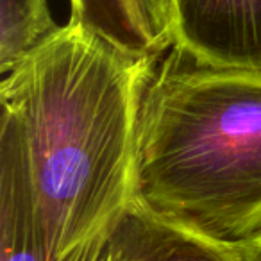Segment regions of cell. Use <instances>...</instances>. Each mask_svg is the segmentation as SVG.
I'll return each instance as SVG.
<instances>
[{
	"instance_id": "cell-1",
	"label": "cell",
	"mask_w": 261,
	"mask_h": 261,
	"mask_svg": "<svg viewBox=\"0 0 261 261\" xmlns=\"http://www.w3.org/2000/svg\"><path fill=\"white\" fill-rule=\"evenodd\" d=\"M156 63L68 18L2 79L0 106L22 127L50 261L109 234L129 210L140 104Z\"/></svg>"
},
{
	"instance_id": "cell-2",
	"label": "cell",
	"mask_w": 261,
	"mask_h": 261,
	"mask_svg": "<svg viewBox=\"0 0 261 261\" xmlns=\"http://www.w3.org/2000/svg\"><path fill=\"white\" fill-rule=\"evenodd\" d=\"M154 222L238 252L261 240V70L179 48L154 66L138 113L133 200Z\"/></svg>"
},
{
	"instance_id": "cell-3",
	"label": "cell",
	"mask_w": 261,
	"mask_h": 261,
	"mask_svg": "<svg viewBox=\"0 0 261 261\" xmlns=\"http://www.w3.org/2000/svg\"><path fill=\"white\" fill-rule=\"evenodd\" d=\"M174 47L211 66L261 70V0H174Z\"/></svg>"
},
{
	"instance_id": "cell-4",
	"label": "cell",
	"mask_w": 261,
	"mask_h": 261,
	"mask_svg": "<svg viewBox=\"0 0 261 261\" xmlns=\"http://www.w3.org/2000/svg\"><path fill=\"white\" fill-rule=\"evenodd\" d=\"M0 261H50L22 127L11 109L0 118Z\"/></svg>"
},
{
	"instance_id": "cell-5",
	"label": "cell",
	"mask_w": 261,
	"mask_h": 261,
	"mask_svg": "<svg viewBox=\"0 0 261 261\" xmlns=\"http://www.w3.org/2000/svg\"><path fill=\"white\" fill-rule=\"evenodd\" d=\"M111 236L129 261H238L231 250L154 222L135 206L122 215Z\"/></svg>"
},
{
	"instance_id": "cell-6",
	"label": "cell",
	"mask_w": 261,
	"mask_h": 261,
	"mask_svg": "<svg viewBox=\"0 0 261 261\" xmlns=\"http://www.w3.org/2000/svg\"><path fill=\"white\" fill-rule=\"evenodd\" d=\"M70 18L129 54L160 58L145 33L138 0H70Z\"/></svg>"
},
{
	"instance_id": "cell-7",
	"label": "cell",
	"mask_w": 261,
	"mask_h": 261,
	"mask_svg": "<svg viewBox=\"0 0 261 261\" xmlns=\"http://www.w3.org/2000/svg\"><path fill=\"white\" fill-rule=\"evenodd\" d=\"M59 23L47 0H0V72L6 75L29 52L47 41Z\"/></svg>"
},
{
	"instance_id": "cell-8",
	"label": "cell",
	"mask_w": 261,
	"mask_h": 261,
	"mask_svg": "<svg viewBox=\"0 0 261 261\" xmlns=\"http://www.w3.org/2000/svg\"><path fill=\"white\" fill-rule=\"evenodd\" d=\"M65 261H129V257L123 254V250L120 249V245L109 232V234L91 242L84 249L77 250Z\"/></svg>"
},
{
	"instance_id": "cell-9",
	"label": "cell",
	"mask_w": 261,
	"mask_h": 261,
	"mask_svg": "<svg viewBox=\"0 0 261 261\" xmlns=\"http://www.w3.org/2000/svg\"><path fill=\"white\" fill-rule=\"evenodd\" d=\"M234 254L238 257V261H261V240Z\"/></svg>"
},
{
	"instance_id": "cell-10",
	"label": "cell",
	"mask_w": 261,
	"mask_h": 261,
	"mask_svg": "<svg viewBox=\"0 0 261 261\" xmlns=\"http://www.w3.org/2000/svg\"><path fill=\"white\" fill-rule=\"evenodd\" d=\"M236 259H238V257H236Z\"/></svg>"
}]
</instances>
